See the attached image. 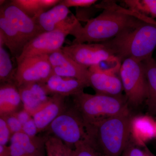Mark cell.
I'll use <instances>...</instances> for the list:
<instances>
[{"label":"cell","mask_w":156,"mask_h":156,"mask_svg":"<svg viewBox=\"0 0 156 156\" xmlns=\"http://www.w3.org/2000/svg\"><path fill=\"white\" fill-rule=\"evenodd\" d=\"M95 7L104 9L103 12L95 18L88 20L84 27L79 22L76 24L70 33L75 37L71 44L107 41L136 28L146 17L112 1L102 2Z\"/></svg>","instance_id":"1"},{"label":"cell","mask_w":156,"mask_h":156,"mask_svg":"<svg viewBox=\"0 0 156 156\" xmlns=\"http://www.w3.org/2000/svg\"><path fill=\"white\" fill-rule=\"evenodd\" d=\"M131 111L86 126V139L105 156H121L131 135Z\"/></svg>","instance_id":"2"},{"label":"cell","mask_w":156,"mask_h":156,"mask_svg":"<svg viewBox=\"0 0 156 156\" xmlns=\"http://www.w3.org/2000/svg\"><path fill=\"white\" fill-rule=\"evenodd\" d=\"M103 43L121 63L128 58L144 61L152 57L156 48V21L145 17L136 28Z\"/></svg>","instance_id":"3"},{"label":"cell","mask_w":156,"mask_h":156,"mask_svg":"<svg viewBox=\"0 0 156 156\" xmlns=\"http://www.w3.org/2000/svg\"><path fill=\"white\" fill-rule=\"evenodd\" d=\"M73 97V104L82 116L85 126L130 110L125 95H91L83 92Z\"/></svg>","instance_id":"4"},{"label":"cell","mask_w":156,"mask_h":156,"mask_svg":"<svg viewBox=\"0 0 156 156\" xmlns=\"http://www.w3.org/2000/svg\"><path fill=\"white\" fill-rule=\"evenodd\" d=\"M79 22L75 16L71 14L54 30L45 32L35 37L25 45L21 55L16 60L17 64L26 58L49 55L61 50L66 36Z\"/></svg>","instance_id":"5"},{"label":"cell","mask_w":156,"mask_h":156,"mask_svg":"<svg viewBox=\"0 0 156 156\" xmlns=\"http://www.w3.org/2000/svg\"><path fill=\"white\" fill-rule=\"evenodd\" d=\"M129 107L136 108L146 101L147 87L142 62L128 58L123 60L119 71Z\"/></svg>","instance_id":"6"},{"label":"cell","mask_w":156,"mask_h":156,"mask_svg":"<svg viewBox=\"0 0 156 156\" xmlns=\"http://www.w3.org/2000/svg\"><path fill=\"white\" fill-rule=\"evenodd\" d=\"M46 131L48 135L58 138L73 149L76 144L87 137L83 119L73 104L67 106Z\"/></svg>","instance_id":"7"},{"label":"cell","mask_w":156,"mask_h":156,"mask_svg":"<svg viewBox=\"0 0 156 156\" xmlns=\"http://www.w3.org/2000/svg\"><path fill=\"white\" fill-rule=\"evenodd\" d=\"M61 49L73 60L88 69L104 62L122 64L103 43L71 44Z\"/></svg>","instance_id":"8"},{"label":"cell","mask_w":156,"mask_h":156,"mask_svg":"<svg viewBox=\"0 0 156 156\" xmlns=\"http://www.w3.org/2000/svg\"><path fill=\"white\" fill-rule=\"evenodd\" d=\"M17 65L14 84L17 87L27 84H43L53 75L48 55L26 58Z\"/></svg>","instance_id":"9"},{"label":"cell","mask_w":156,"mask_h":156,"mask_svg":"<svg viewBox=\"0 0 156 156\" xmlns=\"http://www.w3.org/2000/svg\"><path fill=\"white\" fill-rule=\"evenodd\" d=\"M89 87H92L95 94L119 96L122 95L124 91L120 77V69H105L100 64L89 68Z\"/></svg>","instance_id":"10"},{"label":"cell","mask_w":156,"mask_h":156,"mask_svg":"<svg viewBox=\"0 0 156 156\" xmlns=\"http://www.w3.org/2000/svg\"><path fill=\"white\" fill-rule=\"evenodd\" d=\"M0 12L20 34L28 43L43 31L33 18L27 15L11 2L1 6Z\"/></svg>","instance_id":"11"},{"label":"cell","mask_w":156,"mask_h":156,"mask_svg":"<svg viewBox=\"0 0 156 156\" xmlns=\"http://www.w3.org/2000/svg\"><path fill=\"white\" fill-rule=\"evenodd\" d=\"M48 57L53 75L75 78L89 84V69L73 60L63 53L62 49L49 54Z\"/></svg>","instance_id":"12"},{"label":"cell","mask_w":156,"mask_h":156,"mask_svg":"<svg viewBox=\"0 0 156 156\" xmlns=\"http://www.w3.org/2000/svg\"><path fill=\"white\" fill-rule=\"evenodd\" d=\"M46 137H31L22 132L12 134L9 145L10 156H42Z\"/></svg>","instance_id":"13"},{"label":"cell","mask_w":156,"mask_h":156,"mask_svg":"<svg viewBox=\"0 0 156 156\" xmlns=\"http://www.w3.org/2000/svg\"><path fill=\"white\" fill-rule=\"evenodd\" d=\"M41 85L48 95H58L64 97L77 95L89 87L88 83L84 81L54 75Z\"/></svg>","instance_id":"14"},{"label":"cell","mask_w":156,"mask_h":156,"mask_svg":"<svg viewBox=\"0 0 156 156\" xmlns=\"http://www.w3.org/2000/svg\"><path fill=\"white\" fill-rule=\"evenodd\" d=\"M65 98L58 95L50 96L49 100L36 112L32 118L36 124L39 132L46 131L65 108Z\"/></svg>","instance_id":"15"},{"label":"cell","mask_w":156,"mask_h":156,"mask_svg":"<svg viewBox=\"0 0 156 156\" xmlns=\"http://www.w3.org/2000/svg\"><path fill=\"white\" fill-rule=\"evenodd\" d=\"M19 90L23 108L33 115L42 107L50 96L47 94L41 84H25L17 87Z\"/></svg>","instance_id":"16"},{"label":"cell","mask_w":156,"mask_h":156,"mask_svg":"<svg viewBox=\"0 0 156 156\" xmlns=\"http://www.w3.org/2000/svg\"><path fill=\"white\" fill-rule=\"evenodd\" d=\"M0 40L3 41L5 46L8 48L11 55L16 60L21 55L24 47L27 44L1 12Z\"/></svg>","instance_id":"17"},{"label":"cell","mask_w":156,"mask_h":156,"mask_svg":"<svg viewBox=\"0 0 156 156\" xmlns=\"http://www.w3.org/2000/svg\"><path fill=\"white\" fill-rule=\"evenodd\" d=\"M72 14L66 6L58 4L33 18L43 32L51 31Z\"/></svg>","instance_id":"18"},{"label":"cell","mask_w":156,"mask_h":156,"mask_svg":"<svg viewBox=\"0 0 156 156\" xmlns=\"http://www.w3.org/2000/svg\"><path fill=\"white\" fill-rule=\"evenodd\" d=\"M23 108L19 90L14 83L1 84L0 115L1 116L14 113Z\"/></svg>","instance_id":"19"},{"label":"cell","mask_w":156,"mask_h":156,"mask_svg":"<svg viewBox=\"0 0 156 156\" xmlns=\"http://www.w3.org/2000/svg\"><path fill=\"white\" fill-rule=\"evenodd\" d=\"M156 135V125L147 116L133 117L131 122V137L138 145L145 143Z\"/></svg>","instance_id":"20"},{"label":"cell","mask_w":156,"mask_h":156,"mask_svg":"<svg viewBox=\"0 0 156 156\" xmlns=\"http://www.w3.org/2000/svg\"><path fill=\"white\" fill-rule=\"evenodd\" d=\"M147 82V96L145 102L150 114L156 115V61L152 57L142 61Z\"/></svg>","instance_id":"21"},{"label":"cell","mask_w":156,"mask_h":156,"mask_svg":"<svg viewBox=\"0 0 156 156\" xmlns=\"http://www.w3.org/2000/svg\"><path fill=\"white\" fill-rule=\"evenodd\" d=\"M2 41H0V81L1 84L14 83L16 69L13 67L10 54L5 48Z\"/></svg>","instance_id":"22"},{"label":"cell","mask_w":156,"mask_h":156,"mask_svg":"<svg viewBox=\"0 0 156 156\" xmlns=\"http://www.w3.org/2000/svg\"><path fill=\"white\" fill-rule=\"evenodd\" d=\"M122 2L128 10L140 16L156 18V0H125Z\"/></svg>","instance_id":"23"},{"label":"cell","mask_w":156,"mask_h":156,"mask_svg":"<svg viewBox=\"0 0 156 156\" xmlns=\"http://www.w3.org/2000/svg\"><path fill=\"white\" fill-rule=\"evenodd\" d=\"M45 146L47 156H75L74 149L53 136H47Z\"/></svg>","instance_id":"24"},{"label":"cell","mask_w":156,"mask_h":156,"mask_svg":"<svg viewBox=\"0 0 156 156\" xmlns=\"http://www.w3.org/2000/svg\"><path fill=\"white\" fill-rule=\"evenodd\" d=\"M11 2L33 19L44 12L40 5L39 0H13Z\"/></svg>","instance_id":"25"},{"label":"cell","mask_w":156,"mask_h":156,"mask_svg":"<svg viewBox=\"0 0 156 156\" xmlns=\"http://www.w3.org/2000/svg\"><path fill=\"white\" fill-rule=\"evenodd\" d=\"M121 156H156L145 146L138 145L134 142L132 137L127 144L126 147Z\"/></svg>","instance_id":"26"},{"label":"cell","mask_w":156,"mask_h":156,"mask_svg":"<svg viewBox=\"0 0 156 156\" xmlns=\"http://www.w3.org/2000/svg\"><path fill=\"white\" fill-rule=\"evenodd\" d=\"M75 156H105L94 148L86 140L76 144L74 148Z\"/></svg>","instance_id":"27"},{"label":"cell","mask_w":156,"mask_h":156,"mask_svg":"<svg viewBox=\"0 0 156 156\" xmlns=\"http://www.w3.org/2000/svg\"><path fill=\"white\" fill-rule=\"evenodd\" d=\"M1 117H3L5 121L12 134L22 132V124L20 122L14 113Z\"/></svg>","instance_id":"28"},{"label":"cell","mask_w":156,"mask_h":156,"mask_svg":"<svg viewBox=\"0 0 156 156\" xmlns=\"http://www.w3.org/2000/svg\"><path fill=\"white\" fill-rule=\"evenodd\" d=\"M11 131L3 117L0 118V145H8L11 136Z\"/></svg>","instance_id":"29"},{"label":"cell","mask_w":156,"mask_h":156,"mask_svg":"<svg viewBox=\"0 0 156 156\" xmlns=\"http://www.w3.org/2000/svg\"><path fill=\"white\" fill-rule=\"evenodd\" d=\"M96 0H62L59 4L70 7L88 8L97 2Z\"/></svg>","instance_id":"30"},{"label":"cell","mask_w":156,"mask_h":156,"mask_svg":"<svg viewBox=\"0 0 156 156\" xmlns=\"http://www.w3.org/2000/svg\"><path fill=\"white\" fill-rule=\"evenodd\" d=\"M22 132L30 137L37 136V134L39 133L38 130L33 118L22 125Z\"/></svg>","instance_id":"31"},{"label":"cell","mask_w":156,"mask_h":156,"mask_svg":"<svg viewBox=\"0 0 156 156\" xmlns=\"http://www.w3.org/2000/svg\"><path fill=\"white\" fill-rule=\"evenodd\" d=\"M14 113L22 125L32 118V115L23 108L20 110Z\"/></svg>","instance_id":"32"},{"label":"cell","mask_w":156,"mask_h":156,"mask_svg":"<svg viewBox=\"0 0 156 156\" xmlns=\"http://www.w3.org/2000/svg\"><path fill=\"white\" fill-rule=\"evenodd\" d=\"M61 2L60 0H39V4L42 10L45 12L57 5Z\"/></svg>","instance_id":"33"},{"label":"cell","mask_w":156,"mask_h":156,"mask_svg":"<svg viewBox=\"0 0 156 156\" xmlns=\"http://www.w3.org/2000/svg\"><path fill=\"white\" fill-rule=\"evenodd\" d=\"M0 156H10L9 146L0 145Z\"/></svg>","instance_id":"34"},{"label":"cell","mask_w":156,"mask_h":156,"mask_svg":"<svg viewBox=\"0 0 156 156\" xmlns=\"http://www.w3.org/2000/svg\"></svg>","instance_id":"35"}]
</instances>
